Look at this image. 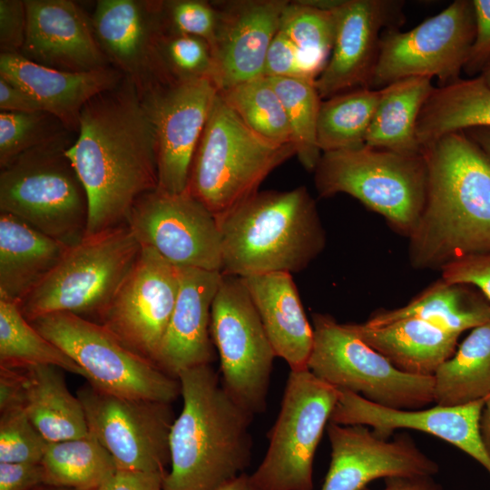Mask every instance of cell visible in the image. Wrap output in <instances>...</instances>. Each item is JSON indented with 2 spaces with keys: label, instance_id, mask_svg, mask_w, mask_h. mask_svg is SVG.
Listing matches in <instances>:
<instances>
[{
  "label": "cell",
  "instance_id": "6da1fadb",
  "mask_svg": "<svg viewBox=\"0 0 490 490\" xmlns=\"http://www.w3.org/2000/svg\"><path fill=\"white\" fill-rule=\"evenodd\" d=\"M66 155L89 199L85 236L127 224L136 201L158 187L153 125L130 79L84 105Z\"/></svg>",
  "mask_w": 490,
  "mask_h": 490
},
{
  "label": "cell",
  "instance_id": "7a4b0ae2",
  "mask_svg": "<svg viewBox=\"0 0 490 490\" xmlns=\"http://www.w3.org/2000/svg\"><path fill=\"white\" fill-rule=\"evenodd\" d=\"M423 154L426 191L409 236L412 266L441 270L490 252V155L465 132L440 137Z\"/></svg>",
  "mask_w": 490,
  "mask_h": 490
},
{
  "label": "cell",
  "instance_id": "3957f363",
  "mask_svg": "<svg viewBox=\"0 0 490 490\" xmlns=\"http://www.w3.org/2000/svg\"><path fill=\"white\" fill-rule=\"evenodd\" d=\"M182 409L169 437L171 470L163 490H218L251 459L253 415L238 405L211 365L178 376Z\"/></svg>",
  "mask_w": 490,
  "mask_h": 490
},
{
  "label": "cell",
  "instance_id": "277c9868",
  "mask_svg": "<svg viewBox=\"0 0 490 490\" xmlns=\"http://www.w3.org/2000/svg\"><path fill=\"white\" fill-rule=\"evenodd\" d=\"M218 223L224 275L298 272L326 244L316 201L304 186L257 191Z\"/></svg>",
  "mask_w": 490,
  "mask_h": 490
},
{
  "label": "cell",
  "instance_id": "5b68a950",
  "mask_svg": "<svg viewBox=\"0 0 490 490\" xmlns=\"http://www.w3.org/2000/svg\"><path fill=\"white\" fill-rule=\"evenodd\" d=\"M70 131L0 168V212L14 215L70 246L85 236L89 199L66 150Z\"/></svg>",
  "mask_w": 490,
  "mask_h": 490
},
{
  "label": "cell",
  "instance_id": "8992f818",
  "mask_svg": "<svg viewBox=\"0 0 490 490\" xmlns=\"http://www.w3.org/2000/svg\"><path fill=\"white\" fill-rule=\"evenodd\" d=\"M294 155L292 143L278 144L254 132L218 93L193 157L188 191L218 220Z\"/></svg>",
  "mask_w": 490,
  "mask_h": 490
},
{
  "label": "cell",
  "instance_id": "52a82bcc",
  "mask_svg": "<svg viewBox=\"0 0 490 490\" xmlns=\"http://www.w3.org/2000/svg\"><path fill=\"white\" fill-rule=\"evenodd\" d=\"M141 248L127 224L84 236L18 303L22 314L28 321L65 312L97 322Z\"/></svg>",
  "mask_w": 490,
  "mask_h": 490
},
{
  "label": "cell",
  "instance_id": "ba28073f",
  "mask_svg": "<svg viewBox=\"0 0 490 490\" xmlns=\"http://www.w3.org/2000/svg\"><path fill=\"white\" fill-rule=\"evenodd\" d=\"M314 181L320 197L348 194L409 238L425 205L427 170L423 153L403 154L364 145L323 152Z\"/></svg>",
  "mask_w": 490,
  "mask_h": 490
},
{
  "label": "cell",
  "instance_id": "9c48e42d",
  "mask_svg": "<svg viewBox=\"0 0 490 490\" xmlns=\"http://www.w3.org/2000/svg\"><path fill=\"white\" fill-rule=\"evenodd\" d=\"M312 328L308 369L321 380L387 408L416 410L434 403L433 377L398 370L329 315L314 313Z\"/></svg>",
  "mask_w": 490,
  "mask_h": 490
},
{
  "label": "cell",
  "instance_id": "30bf717a",
  "mask_svg": "<svg viewBox=\"0 0 490 490\" xmlns=\"http://www.w3.org/2000/svg\"><path fill=\"white\" fill-rule=\"evenodd\" d=\"M29 322L78 364L88 383L102 391L166 403L181 395L178 378L128 348L99 323L65 312Z\"/></svg>",
  "mask_w": 490,
  "mask_h": 490
},
{
  "label": "cell",
  "instance_id": "8fae6325",
  "mask_svg": "<svg viewBox=\"0 0 490 490\" xmlns=\"http://www.w3.org/2000/svg\"><path fill=\"white\" fill-rule=\"evenodd\" d=\"M338 398L308 368L289 372L267 452L250 475L259 490H313L315 453Z\"/></svg>",
  "mask_w": 490,
  "mask_h": 490
},
{
  "label": "cell",
  "instance_id": "7c38bea8",
  "mask_svg": "<svg viewBox=\"0 0 490 490\" xmlns=\"http://www.w3.org/2000/svg\"><path fill=\"white\" fill-rule=\"evenodd\" d=\"M211 335L225 390L251 415L263 413L277 356L241 278L222 274L211 306Z\"/></svg>",
  "mask_w": 490,
  "mask_h": 490
},
{
  "label": "cell",
  "instance_id": "4fadbf2b",
  "mask_svg": "<svg viewBox=\"0 0 490 490\" xmlns=\"http://www.w3.org/2000/svg\"><path fill=\"white\" fill-rule=\"evenodd\" d=\"M475 34L473 3L456 0L406 32H383L369 88L410 77H436L439 86L459 79Z\"/></svg>",
  "mask_w": 490,
  "mask_h": 490
},
{
  "label": "cell",
  "instance_id": "5bb4252c",
  "mask_svg": "<svg viewBox=\"0 0 490 490\" xmlns=\"http://www.w3.org/2000/svg\"><path fill=\"white\" fill-rule=\"evenodd\" d=\"M77 397L89 432L110 453L118 470L166 473L174 421L171 403L118 397L90 383Z\"/></svg>",
  "mask_w": 490,
  "mask_h": 490
},
{
  "label": "cell",
  "instance_id": "9a60e30c",
  "mask_svg": "<svg viewBox=\"0 0 490 490\" xmlns=\"http://www.w3.org/2000/svg\"><path fill=\"white\" fill-rule=\"evenodd\" d=\"M127 225L141 246L174 266L221 272L218 220L188 190L144 193L132 206Z\"/></svg>",
  "mask_w": 490,
  "mask_h": 490
},
{
  "label": "cell",
  "instance_id": "2e32d148",
  "mask_svg": "<svg viewBox=\"0 0 490 490\" xmlns=\"http://www.w3.org/2000/svg\"><path fill=\"white\" fill-rule=\"evenodd\" d=\"M132 268L96 323L156 364L179 291L177 267L141 246Z\"/></svg>",
  "mask_w": 490,
  "mask_h": 490
},
{
  "label": "cell",
  "instance_id": "e0dca14e",
  "mask_svg": "<svg viewBox=\"0 0 490 490\" xmlns=\"http://www.w3.org/2000/svg\"><path fill=\"white\" fill-rule=\"evenodd\" d=\"M141 98L156 140L158 187L177 194L188 190L193 157L218 89L209 78L152 87Z\"/></svg>",
  "mask_w": 490,
  "mask_h": 490
},
{
  "label": "cell",
  "instance_id": "ac0fdd59",
  "mask_svg": "<svg viewBox=\"0 0 490 490\" xmlns=\"http://www.w3.org/2000/svg\"><path fill=\"white\" fill-rule=\"evenodd\" d=\"M110 64L130 79L140 93L170 83L160 60L167 30L162 0H99L91 17Z\"/></svg>",
  "mask_w": 490,
  "mask_h": 490
},
{
  "label": "cell",
  "instance_id": "d6986e66",
  "mask_svg": "<svg viewBox=\"0 0 490 490\" xmlns=\"http://www.w3.org/2000/svg\"><path fill=\"white\" fill-rule=\"evenodd\" d=\"M326 429L331 454L320 490H360L379 478L439 472L438 464L407 433L385 439L368 426L332 422Z\"/></svg>",
  "mask_w": 490,
  "mask_h": 490
},
{
  "label": "cell",
  "instance_id": "ffe728a7",
  "mask_svg": "<svg viewBox=\"0 0 490 490\" xmlns=\"http://www.w3.org/2000/svg\"><path fill=\"white\" fill-rule=\"evenodd\" d=\"M403 5L396 0H337L332 51L315 81L321 100L369 88L381 35L403 19Z\"/></svg>",
  "mask_w": 490,
  "mask_h": 490
},
{
  "label": "cell",
  "instance_id": "44dd1931",
  "mask_svg": "<svg viewBox=\"0 0 490 490\" xmlns=\"http://www.w3.org/2000/svg\"><path fill=\"white\" fill-rule=\"evenodd\" d=\"M485 399L456 407L436 405L426 409L387 408L353 392L338 389L329 422L364 425L389 439L397 429H413L435 436L478 462L490 475V456L480 436L479 420Z\"/></svg>",
  "mask_w": 490,
  "mask_h": 490
},
{
  "label": "cell",
  "instance_id": "7402d4cb",
  "mask_svg": "<svg viewBox=\"0 0 490 490\" xmlns=\"http://www.w3.org/2000/svg\"><path fill=\"white\" fill-rule=\"evenodd\" d=\"M289 1L213 2L218 24L209 79L219 91L263 76L270 44Z\"/></svg>",
  "mask_w": 490,
  "mask_h": 490
},
{
  "label": "cell",
  "instance_id": "603a6c76",
  "mask_svg": "<svg viewBox=\"0 0 490 490\" xmlns=\"http://www.w3.org/2000/svg\"><path fill=\"white\" fill-rule=\"evenodd\" d=\"M27 26L21 54L39 64L71 72L112 66L91 18L71 0H24Z\"/></svg>",
  "mask_w": 490,
  "mask_h": 490
},
{
  "label": "cell",
  "instance_id": "cb8c5ba5",
  "mask_svg": "<svg viewBox=\"0 0 490 490\" xmlns=\"http://www.w3.org/2000/svg\"><path fill=\"white\" fill-rule=\"evenodd\" d=\"M177 270L178 296L156 360L161 369L176 378L181 372L211 365L214 359L211 314L222 279L220 271Z\"/></svg>",
  "mask_w": 490,
  "mask_h": 490
},
{
  "label": "cell",
  "instance_id": "d4e9b609",
  "mask_svg": "<svg viewBox=\"0 0 490 490\" xmlns=\"http://www.w3.org/2000/svg\"><path fill=\"white\" fill-rule=\"evenodd\" d=\"M0 76L30 94L42 111L57 118L70 132H77L84 105L124 77L113 66L86 72L58 70L20 53L0 54Z\"/></svg>",
  "mask_w": 490,
  "mask_h": 490
},
{
  "label": "cell",
  "instance_id": "484cf974",
  "mask_svg": "<svg viewBox=\"0 0 490 490\" xmlns=\"http://www.w3.org/2000/svg\"><path fill=\"white\" fill-rule=\"evenodd\" d=\"M277 357L290 371L308 368L314 333L291 273L272 272L241 278Z\"/></svg>",
  "mask_w": 490,
  "mask_h": 490
},
{
  "label": "cell",
  "instance_id": "4316f807",
  "mask_svg": "<svg viewBox=\"0 0 490 490\" xmlns=\"http://www.w3.org/2000/svg\"><path fill=\"white\" fill-rule=\"evenodd\" d=\"M344 325L398 370L423 377H433L454 355L460 336L415 318L379 327L364 323Z\"/></svg>",
  "mask_w": 490,
  "mask_h": 490
},
{
  "label": "cell",
  "instance_id": "83f0119b",
  "mask_svg": "<svg viewBox=\"0 0 490 490\" xmlns=\"http://www.w3.org/2000/svg\"><path fill=\"white\" fill-rule=\"evenodd\" d=\"M70 245L0 212V299L19 303L59 263Z\"/></svg>",
  "mask_w": 490,
  "mask_h": 490
},
{
  "label": "cell",
  "instance_id": "f1b7e54d",
  "mask_svg": "<svg viewBox=\"0 0 490 490\" xmlns=\"http://www.w3.org/2000/svg\"><path fill=\"white\" fill-rule=\"evenodd\" d=\"M407 318H419L461 335L490 321V305L473 286L441 279L407 305L376 311L364 324L379 327Z\"/></svg>",
  "mask_w": 490,
  "mask_h": 490
},
{
  "label": "cell",
  "instance_id": "f546056e",
  "mask_svg": "<svg viewBox=\"0 0 490 490\" xmlns=\"http://www.w3.org/2000/svg\"><path fill=\"white\" fill-rule=\"evenodd\" d=\"M24 369V410L48 443L78 438L89 433L78 397L68 389L61 369L31 366Z\"/></svg>",
  "mask_w": 490,
  "mask_h": 490
},
{
  "label": "cell",
  "instance_id": "4dcf8cb0",
  "mask_svg": "<svg viewBox=\"0 0 490 490\" xmlns=\"http://www.w3.org/2000/svg\"><path fill=\"white\" fill-rule=\"evenodd\" d=\"M490 128V86L480 75L436 87L419 113L416 135L422 150L440 137Z\"/></svg>",
  "mask_w": 490,
  "mask_h": 490
},
{
  "label": "cell",
  "instance_id": "1f68e13d",
  "mask_svg": "<svg viewBox=\"0 0 490 490\" xmlns=\"http://www.w3.org/2000/svg\"><path fill=\"white\" fill-rule=\"evenodd\" d=\"M429 77H410L382 89L365 145L403 154H422L416 122L423 105L435 90Z\"/></svg>",
  "mask_w": 490,
  "mask_h": 490
},
{
  "label": "cell",
  "instance_id": "d6a6232c",
  "mask_svg": "<svg viewBox=\"0 0 490 490\" xmlns=\"http://www.w3.org/2000/svg\"><path fill=\"white\" fill-rule=\"evenodd\" d=\"M434 404L456 407L490 395V321L473 329L436 370Z\"/></svg>",
  "mask_w": 490,
  "mask_h": 490
},
{
  "label": "cell",
  "instance_id": "836d02e7",
  "mask_svg": "<svg viewBox=\"0 0 490 490\" xmlns=\"http://www.w3.org/2000/svg\"><path fill=\"white\" fill-rule=\"evenodd\" d=\"M41 464L44 484L75 490H95L118 470L110 453L90 432L49 443Z\"/></svg>",
  "mask_w": 490,
  "mask_h": 490
},
{
  "label": "cell",
  "instance_id": "e575fe53",
  "mask_svg": "<svg viewBox=\"0 0 490 490\" xmlns=\"http://www.w3.org/2000/svg\"><path fill=\"white\" fill-rule=\"evenodd\" d=\"M381 90L359 88L321 101L317 142L321 152L365 145Z\"/></svg>",
  "mask_w": 490,
  "mask_h": 490
},
{
  "label": "cell",
  "instance_id": "d590c367",
  "mask_svg": "<svg viewBox=\"0 0 490 490\" xmlns=\"http://www.w3.org/2000/svg\"><path fill=\"white\" fill-rule=\"evenodd\" d=\"M38 365L86 378L78 364L24 318L17 303L0 299V366L25 368Z\"/></svg>",
  "mask_w": 490,
  "mask_h": 490
},
{
  "label": "cell",
  "instance_id": "8d00e7d4",
  "mask_svg": "<svg viewBox=\"0 0 490 490\" xmlns=\"http://www.w3.org/2000/svg\"><path fill=\"white\" fill-rule=\"evenodd\" d=\"M333 6L321 7L312 0L289 1L280 19L279 30L296 46L303 74L312 82L325 68L332 51L335 37Z\"/></svg>",
  "mask_w": 490,
  "mask_h": 490
},
{
  "label": "cell",
  "instance_id": "74e56055",
  "mask_svg": "<svg viewBox=\"0 0 490 490\" xmlns=\"http://www.w3.org/2000/svg\"><path fill=\"white\" fill-rule=\"evenodd\" d=\"M218 93L254 132L278 144L292 143L283 103L269 78L261 76Z\"/></svg>",
  "mask_w": 490,
  "mask_h": 490
},
{
  "label": "cell",
  "instance_id": "f35d334b",
  "mask_svg": "<svg viewBox=\"0 0 490 490\" xmlns=\"http://www.w3.org/2000/svg\"><path fill=\"white\" fill-rule=\"evenodd\" d=\"M269 80L283 103L295 156L306 170L314 172L322 154L317 142V122L322 100L315 82L282 77Z\"/></svg>",
  "mask_w": 490,
  "mask_h": 490
},
{
  "label": "cell",
  "instance_id": "ab89813d",
  "mask_svg": "<svg viewBox=\"0 0 490 490\" xmlns=\"http://www.w3.org/2000/svg\"><path fill=\"white\" fill-rule=\"evenodd\" d=\"M67 130L44 112H0V168L19 154Z\"/></svg>",
  "mask_w": 490,
  "mask_h": 490
},
{
  "label": "cell",
  "instance_id": "60d3db41",
  "mask_svg": "<svg viewBox=\"0 0 490 490\" xmlns=\"http://www.w3.org/2000/svg\"><path fill=\"white\" fill-rule=\"evenodd\" d=\"M159 54L163 73L170 83L210 76L211 49L200 37L167 29L160 41Z\"/></svg>",
  "mask_w": 490,
  "mask_h": 490
},
{
  "label": "cell",
  "instance_id": "b9f144b4",
  "mask_svg": "<svg viewBox=\"0 0 490 490\" xmlns=\"http://www.w3.org/2000/svg\"><path fill=\"white\" fill-rule=\"evenodd\" d=\"M0 413V463H41L49 443L24 408Z\"/></svg>",
  "mask_w": 490,
  "mask_h": 490
},
{
  "label": "cell",
  "instance_id": "7bdbcfd3",
  "mask_svg": "<svg viewBox=\"0 0 490 490\" xmlns=\"http://www.w3.org/2000/svg\"><path fill=\"white\" fill-rule=\"evenodd\" d=\"M167 29L205 40L213 46L218 11L214 3L202 0L163 1Z\"/></svg>",
  "mask_w": 490,
  "mask_h": 490
},
{
  "label": "cell",
  "instance_id": "ee69618b",
  "mask_svg": "<svg viewBox=\"0 0 490 490\" xmlns=\"http://www.w3.org/2000/svg\"><path fill=\"white\" fill-rule=\"evenodd\" d=\"M440 270L441 279L450 283L473 286L490 305V252L458 259Z\"/></svg>",
  "mask_w": 490,
  "mask_h": 490
},
{
  "label": "cell",
  "instance_id": "f6af8a7d",
  "mask_svg": "<svg viewBox=\"0 0 490 490\" xmlns=\"http://www.w3.org/2000/svg\"><path fill=\"white\" fill-rule=\"evenodd\" d=\"M26 26L24 1L0 0L1 54L21 53L25 41Z\"/></svg>",
  "mask_w": 490,
  "mask_h": 490
},
{
  "label": "cell",
  "instance_id": "bcb514c9",
  "mask_svg": "<svg viewBox=\"0 0 490 490\" xmlns=\"http://www.w3.org/2000/svg\"><path fill=\"white\" fill-rule=\"evenodd\" d=\"M475 34L463 71L472 77L483 72L490 62V0H472Z\"/></svg>",
  "mask_w": 490,
  "mask_h": 490
},
{
  "label": "cell",
  "instance_id": "7dc6e473",
  "mask_svg": "<svg viewBox=\"0 0 490 490\" xmlns=\"http://www.w3.org/2000/svg\"><path fill=\"white\" fill-rule=\"evenodd\" d=\"M263 76L268 78L282 77L308 80L303 74L296 46L279 30L275 34L268 49Z\"/></svg>",
  "mask_w": 490,
  "mask_h": 490
},
{
  "label": "cell",
  "instance_id": "c3c4849f",
  "mask_svg": "<svg viewBox=\"0 0 490 490\" xmlns=\"http://www.w3.org/2000/svg\"><path fill=\"white\" fill-rule=\"evenodd\" d=\"M43 484L41 463H0V490H32Z\"/></svg>",
  "mask_w": 490,
  "mask_h": 490
},
{
  "label": "cell",
  "instance_id": "681fc988",
  "mask_svg": "<svg viewBox=\"0 0 490 490\" xmlns=\"http://www.w3.org/2000/svg\"><path fill=\"white\" fill-rule=\"evenodd\" d=\"M166 473L117 470L95 490H163Z\"/></svg>",
  "mask_w": 490,
  "mask_h": 490
},
{
  "label": "cell",
  "instance_id": "f907efd6",
  "mask_svg": "<svg viewBox=\"0 0 490 490\" xmlns=\"http://www.w3.org/2000/svg\"><path fill=\"white\" fill-rule=\"evenodd\" d=\"M24 369L0 366V412L24 408Z\"/></svg>",
  "mask_w": 490,
  "mask_h": 490
},
{
  "label": "cell",
  "instance_id": "816d5d0a",
  "mask_svg": "<svg viewBox=\"0 0 490 490\" xmlns=\"http://www.w3.org/2000/svg\"><path fill=\"white\" fill-rule=\"evenodd\" d=\"M0 110L5 112L42 111L40 105L30 94L1 76Z\"/></svg>",
  "mask_w": 490,
  "mask_h": 490
},
{
  "label": "cell",
  "instance_id": "f5cc1de1",
  "mask_svg": "<svg viewBox=\"0 0 490 490\" xmlns=\"http://www.w3.org/2000/svg\"><path fill=\"white\" fill-rule=\"evenodd\" d=\"M381 490H443L431 475L391 476L384 479ZM360 490H372L364 487Z\"/></svg>",
  "mask_w": 490,
  "mask_h": 490
},
{
  "label": "cell",
  "instance_id": "db71d44e",
  "mask_svg": "<svg viewBox=\"0 0 490 490\" xmlns=\"http://www.w3.org/2000/svg\"><path fill=\"white\" fill-rule=\"evenodd\" d=\"M480 436L490 456V395L485 399L479 420Z\"/></svg>",
  "mask_w": 490,
  "mask_h": 490
},
{
  "label": "cell",
  "instance_id": "11a10c76",
  "mask_svg": "<svg viewBox=\"0 0 490 490\" xmlns=\"http://www.w3.org/2000/svg\"><path fill=\"white\" fill-rule=\"evenodd\" d=\"M464 132L490 155V128H472Z\"/></svg>",
  "mask_w": 490,
  "mask_h": 490
},
{
  "label": "cell",
  "instance_id": "9f6ffc18",
  "mask_svg": "<svg viewBox=\"0 0 490 490\" xmlns=\"http://www.w3.org/2000/svg\"><path fill=\"white\" fill-rule=\"evenodd\" d=\"M218 490H259L251 482L250 475L241 474Z\"/></svg>",
  "mask_w": 490,
  "mask_h": 490
},
{
  "label": "cell",
  "instance_id": "6f0895ef",
  "mask_svg": "<svg viewBox=\"0 0 490 490\" xmlns=\"http://www.w3.org/2000/svg\"><path fill=\"white\" fill-rule=\"evenodd\" d=\"M32 490H75V489L68 488V487H64V486H58V485L43 484V485H40L33 488Z\"/></svg>",
  "mask_w": 490,
  "mask_h": 490
},
{
  "label": "cell",
  "instance_id": "680465c9",
  "mask_svg": "<svg viewBox=\"0 0 490 490\" xmlns=\"http://www.w3.org/2000/svg\"><path fill=\"white\" fill-rule=\"evenodd\" d=\"M485 83L490 86V62L487 64V65L485 67L481 74H479Z\"/></svg>",
  "mask_w": 490,
  "mask_h": 490
}]
</instances>
